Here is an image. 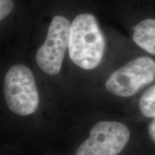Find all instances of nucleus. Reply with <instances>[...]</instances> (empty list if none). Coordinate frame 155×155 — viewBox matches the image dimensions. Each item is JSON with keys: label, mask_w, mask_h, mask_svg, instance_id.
Returning <instances> with one entry per match:
<instances>
[{"label": "nucleus", "mask_w": 155, "mask_h": 155, "mask_svg": "<svg viewBox=\"0 0 155 155\" xmlns=\"http://www.w3.org/2000/svg\"><path fill=\"white\" fill-rule=\"evenodd\" d=\"M14 8V4L12 0H0V19L3 20L9 15Z\"/></svg>", "instance_id": "8"}, {"label": "nucleus", "mask_w": 155, "mask_h": 155, "mask_svg": "<svg viewBox=\"0 0 155 155\" xmlns=\"http://www.w3.org/2000/svg\"><path fill=\"white\" fill-rule=\"evenodd\" d=\"M148 133L150 138L155 143V118L151 122L148 127Z\"/></svg>", "instance_id": "9"}, {"label": "nucleus", "mask_w": 155, "mask_h": 155, "mask_svg": "<svg viewBox=\"0 0 155 155\" xmlns=\"http://www.w3.org/2000/svg\"><path fill=\"white\" fill-rule=\"evenodd\" d=\"M134 44L143 51L155 56V16L141 19L131 28Z\"/></svg>", "instance_id": "6"}, {"label": "nucleus", "mask_w": 155, "mask_h": 155, "mask_svg": "<svg viewBox=\"0 0 155 155\" xmlns=\"http://www.w3.org/2000/svg\"><path fill=\"white\" fill-rule=\"evenodd\" d=\"M130 131L124 124L102 121L91 128L88 137L76 150L75 155H119L130 139Z\"/></svg>", "instance_id": "4"}, {"label": "nucleus", "mask_w": 155, "mask_h": 155, "mask_svg": "<svg viewBox=\"0 0 155 155\" xmlns=\"http://www.w3.org/2000/svg\"><path fill=\"white\" fill-rule=\"evenodd\" d=\"M71 23L65 17L57 15L50 22L44 43L37 51L35 61L40 69L49 75L61 71L68 49Z\"/></svg>", "instance_id": "5"}, {"label": "nucleus", "mask_w": 155, "mask_h": 155, "mask_svg": "<svg viewBox=\"0 0 155 155\" xmlns=\"http://www.w3.org/2000/svg\"><path fill=\"white\" fill-rule=\"evenodd\" d=\"M106 48L104 35L96 17L83 13L71 23L68 45L71 60L81 68L93 70L102 61Z\"/></svg>", "instance_id": "1"}, {"label": "nucleus", "mask_w": 155, "mask_h": 155, "mask_svg": "<svg viewBox=\"0 0 155 155\" xmlns=\"http://www.w3.org/2000/svg\"><path fill=\"white\" fill-rule=\"evenodd\" d=\"M4 96L7 107L19 116L34 114L39 107L40 97L34 75L28 67L12 66L4 79Z\"/></svg>", "instance_id": "2"}, {"label": "nucleus", "mask_w": 155, "mask_h": 155, "mask_svg": "<svg viewBox=\"0 0 155 155\" xmlns=\"http://www.w3.org/2000/svg\"><path fill=\"white\" fill-rule=\"evenodd\" d=\"M141 113L148 118H155V83L147 88L139 101Z\"/></svg>", "instance_id": "7"}, {"label": "nucleus", "mask_w": 155, "mask_h": 155, "mask_svg": "<svg viewBox=\"0 0 155 155\" xmlns=\"http://www.w3.org/2000/svg\"><path fill=\"white\" fill-rule=\"evenodd\" d=\"M155 80V61L147 55L131 59L114 71L106 81V90L122 98L134 96Z\"/></svg>", "instance_id": "3"}]
</instances>
